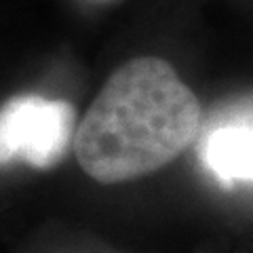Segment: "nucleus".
Segmentation results:
<instances>
[{
    "mask_svg": "<svg viewBox=\"0 0 253 253\" xmlns=\"http://www.w3.org/2000/svg\"><path fill=\"white\" fill-rule=\"evenodd\" d=\"M194 91L169 61L135 57L116 68L86 110L74 154L89 177L121 184L163 169L201 135Z\"/></svg>",
    "mask_w": 253,
    "mask_h": 253,
    "instance_id": "nucleus-1",
    "label": "nucleus"
},
{
    "mask_svg": "<svg viewBox=\"0 0 253 253\" xmlns=\"http://www.w3.org/2000/svg\"><path fill=\"white\" fill-rule=\"evenodd\" d=\"M76 112L63 99L15 95L0 106V167L26 163L51 169L74 146Z\"/></svg>",
    "mask_w": 253,
    "mask_h": 253,
    "instance_id": "nucleus-2",
    "label": "nucleus"
},
{
    "mask_svg": "<svg viewBox=\"0 0 253 253\" xmlns=\"http://www.w3.org/2000/svg\"><path fill=\"white\" fill-rule=\"evenodd\" d=\"M196 150L203 167L221 184H253V101H241L213 116Z\"/></svg>",
    "mask_w": 253,
    "mask_h": 253,
    "instance_id": "nucleus-3",
    "label": "nucleus"
}]
</instances>
